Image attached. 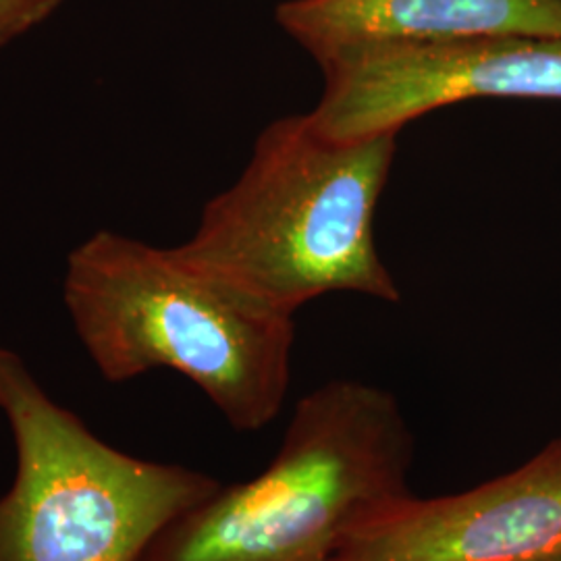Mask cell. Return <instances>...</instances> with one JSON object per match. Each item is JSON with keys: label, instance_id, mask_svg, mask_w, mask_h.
I'll list each match as a JSON object with an SVG mask.
<instances>
[{"label": "cell", "instance_id": "3", "mask_svg": "<svg viewBox=\"0 0 561 561\" xmlns=\"http://www.w3.org/2000/svg\"><path fill=\"white\" fill-rule=\"evenodd\" d=\"M414 437L393 393L335 379L301 398L259 477L221 484L140 561H329L364 514L408 493Z\"/></svg>", "mask_w": 561, "mask_h": 561}, {"label": "cell", "instance_id": "4", "mask_svg": "<svg viewBox=\"0 0 561 561\" xmlns=\"http://www.w3.org/2000/svg\"><path fill=\"white\" fill-rule=\"evenodd\" d=\"M0 412L15 447V477L0 495V561H140L171 522L222 484L102 442L7 345Z\"/></svg>", "mask_w": 561, "mask_h": 561}, {"label": "cell", "instance_id": "5", "mask_svg": "<svg viewBox=\"0 0 561 561\" xmlns=\"http://www.w3.org/2000/svg\"><path fill=\"white\" fill-rule=\"evenodd\" d=\"M317 62L324 88L310 117L337 140L401 131L410 121L463 101H561V38L364 44Z\"/></svg>", "mask_w": 561, "mask_h": 561}, {"label": "cell", "instance_id": "8", "mask_svg": "<svg viewBox=\"0 0 561 561\" xmlns=\"http://www.w3.org/2000/svg\"><path fill=\"white\" fill-rule=\"evenodd\" d=\"M62 0H0V46L48 20Z\"/></svg>", "mask_w": 561, "mask_h": 561}, {"label": "cell", "instance_id": "7", "mask_svg": "<svg viewBox=\"0 0 561 561\" xmlns=\"http://www.w3.org/2000/svg\"><path fill=\"white\" fill-rule=\"evenodd\" d=\"M277 23L317 60L387 42L561 38V0H287Z\"/></svg>", "mask_w": 561, "mask_h": 561}, {"label": "cell", "instance_id": "2", "mask_svg": "<svg viewBox=\"0 0 561 561\" xmlns=\"http://www.w3.org/2000/svg\"><path fill=\"white\" fill-rule=\"evenodd\" d=\"M398 136L329 138L310 113L268 123L240 178L204 206L183 252L291 317L340 291L398 304L375 240Z\"/></svg>", "mask_w": 561, "mask_h": 561}, {"label": "cell", "instance_id": "1", "mask_svg": "<svg viewBox=\"0 0 561 561\" xmlns=\"http://www.w3.org/2000/svg\"><path fill=\"white\" fill-rule=\"evenodd\" d=\"M62 301L104 381L167 368L194 382L240 433L279 416L291 381L294 317L181 245L96 231L67 256Z\"/></svg>", "mask_w": 561, "mask_h": 561}, {"label": "cell", "instance_id": "9", "mask_svg": "<svg viewBox=\"0 0 561 561\" xmlns=\"http://www.w3.org/2000/svg\"><path fill=\"white\" fill-rule=\"evenodd\" d=\"M528 561H561V547L553 549V551H549V553H545L541 558H535V560Z\"/></svg>", "mask_w": 561, "mask_h": 561}, {"label": "cell", "instance_id": "6", "mask_svg": "<svg viewBox=\"0 0 561 561\" xmlns=\"http://www.w3.org/2000/svg\"><path fill=\"white\" fill-rule=\"evenodd\" d=\"M561 547V439L479 486L387 500L329 561H528Z\"/></svg>", "mask_w": 561, "mask_h": 561}]
</instances>
